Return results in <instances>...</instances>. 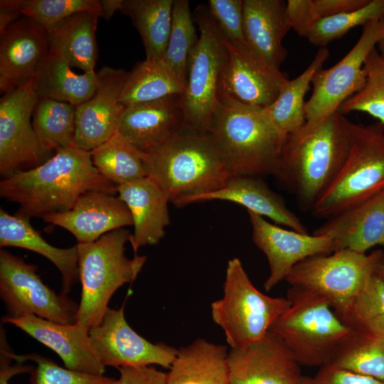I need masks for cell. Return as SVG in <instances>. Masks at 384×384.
<instances>
[{"mask_svg": "<svg viewBox=\"0 0 384 384\" xmlns=\"http://www.w3.org/2000/svg\"><path fill=\"white\" fill-rule=\"evenodd\" d=\"M117 185L95 167L90 151L76 146L58 149L39 166L0 181V196L19 205L16 213L31 218L64 213L90 191L117 193Z\"/></svg>", "mask_w": 384, "mask_h": 384, "instance_id": "1", "label": "cell"}, {"mask_svg": "<svg viewBox=\"0 0 384 384\" xmlns=\"http://www.w3.org/2000/svg\"><path fill=\"white\" fill-rule=\"evenodd\" d=\"M351 121L338 111L304 124L284 142L274 176L303 210H311L347 156Z\"/></svg>", "mask_w": 384, "mask_h": 384, "instance_id": "2", "label": "cell"}, {"mask_svg": "<svg viewBox=\"0 0 384 384\" xmlns=\"http://www.w3.org/2000/svg\"><path fill=\"white\" fill-rule=\"evenodd\" d=\"M230 176H274L286 140L264 108L218 97L208 132Z\"/></svg>", "mask_w": 384, "mask_h": 384, "instance_id": "3", "label": "cell"}, {"mask_svg": "<svg viewBox=\"0 0 384 384\" xmlns=\"http://www.w3.org/2000/svg\"><path fill=\"white\" fill-rule=\"evenodd\" d=\"M142 159L146 176L173 203L218 190L231 178L210 134L186 124L156 151L142 153Z\"/></svg>", "mask_w": 384, "mask_h": 384, "instance_id": "4", "label": "cell"}, {"mask_svg": "<svg viewBox=\"0 0 384 384\" xmlns=\"http://www.w3.org/2000/svg\"><path fill=\"white\" fill-rule=\"evenodd\" d=\"M131 235L122 228L94 242L76 245L82 289L75 324L87 331L101 323L114 293L133 282L146 262V256L125 255Z\"/></svg>", "mask_w": 384, "mask_h": 384, "instance_id": "5", "label": "cell"}, {"mask_svg": "<svg viewBox=\"0 0 384 384\" xmlns=\"http://www.w3.org/2000/svg\"><path fill=\"white\" fill-rule=\"evenodd\" d=\"M384 189V125L351 122L347 156L314 205L312 214L329 219Z\"/></svg>", "mask_w": 384, "mask_h": 384, "instance_id": "6", "label": "cell"}, {"mask_svg": "<svg viewBox=\"0 0 384 384\" xmlns=\"http://www.w3.org/2000/svg\"><path fill=\"white\" fill-rule=\"evenodd\" d=\"M287 298L290 306L270 331L284 341L300 366L327 364L352 329L316 294L291 287Z\"/></svg>", "mask_w": 384, "mask_h": 384, "instance_id": "7", "label": "cell"}, {"mask_svg": "<svg viewBox=\"0 0 384 384\" xmlns=\"http://www.w3.org/2000/svg\"><path fill=\"white\" fill-rule=\"evenodd\" d=\"M290 306L287 298L272 297L252 283L238 257L228 262L223 296L211 304L213 321L224 332L231 348L263 338Z\"/></svg>", "mask_w": 384, "mask_h": 384, "instance_id": "8", "label": "cell"}, {"mask_svg": "<svg viewBox=\"0 0 384 384\" xmlns=\"http://www.w3.org/2000/svg\"><path fill=\"white\" fill-rule=\"evenodd\" d=\"M193 17L199 36L188 58L186 88L181 97L185 124L209 132L218 105V85L228 58V48L207 4L196 7Z\"/></svg>", "mask_w": 384, "mask_h": 384, "instance_id": "9", "label": "cell"}, {"mask_svg": "<svg viewBox=\"0 0 384 384\" xmlns=\"http://www.w3.org/2000/svg\"><path fill=\"white\" fill-rule=\"evenodd\" d=\"M383 251L366 255L343 249L310 257L296 265L285 280L324 298L342 320L375 272Z\"/></svg>", "mask_w": 384, "mask_h": 384, "instance_id": "10", "label": "cell"}, {"mask_svg": "<svg viewBox=\"0 0 384 384\" xmlns=\"http://www.w3.org/2000/svg\"><path fill=\"white\" fill-rule=\"evenodd\" d=\"M38 266L10 252L0 250V297L9 317L28 314L55 321L76 323L79 304L57 294L41 280Z\"/></svg>", "mask_w": 384, "mask_h": 384, "instance_id": "11", "label": "cell"}, {"mask_svg": "<svg viewBox=\"0 0 384 384\" xmlns=\"http://www.w3.org/2000/svg\"><path fill=\"white\" fill-rule=\"evenodd\" d=\"M384 34V19L371 21L347 54L328 69H320L312 78V94L305 102L306 125L318 124L337 112L366 82L364 63Z\"/></svg>", "mask_w": 384, "mask_h": 384, "instance_id": "12", "label": "cell"}, {"mask_svg": "<svg viewBox=\"0 0 384 384\" xmlns=\"http://www.w3.org/2000/svg\"><path fill=\"white\" fill-rule=\"evenodd\" d=\"M34 78L4 94L0 100V175L7 178L33 169L50 152L41 146L31 117L38 100Z\"/></svg>", "mask_w": 384, "mask_h": 384, "instance_id": "13", "label": "cell"}, {"mask_svg": "<svg viewBox=\"0 0 384 384\" xmlns=\"http://www.w3.org/2000/svg\"><path fill=\"white\" fill-rule=\"evenodd\" d=\"M124 304L118 309L108 307L101 323L89 331L102 364L117 369L151 365L169 368L177 349L162 342L153 343L137 334L126 321Z\"/></svg>", "mask_w": 384, "mask_h": 384, "instance_id": "14", "label": "cell"}, {"mask_svg": "<svg viewBox=\"0 0 384 384\" xmlns=\"http://www.w3.org/2000/svg\"><path fill=\"white\" fill-rule=\"evenodd\" d=\"M254 244L266 256L270 274L264 283L267 292L286 279L293 267L304 260L335 251L329 234L309 235L284 229L265 218L247 211Z\"/></svg>", "mask_w": 384, "mask_h": 384, "instance_id": "15", "label": "cell"}, {"mask_svg": "<svg viewBox=\"0 0 384 384\" xmlns=\"http://www.w3.org/2000/svg\"><path fill=\"white\" fill-rule=\"evenodd\" d=\"M230 384H299L300 365L284 341L269 331L228 353Z\"/></svg>", "mask_w": 384, "mask_h": 384, "instance_id": "16", "label": "cell"}, {"mask_svg": "<svg viewBox=\"0 0 384 384\" xmlns=\"http://www.w3.org/2000/svg\"><path fill=\"white\" fill-rule=\"evenodd\" d=\"M0 90L4 94L33 80L50 52L48 34L21 17L0 34Z\"/></svg>", "mask_w": 384, "mask_h": 384, "instance_id": "17", "label": "cell"}, {"mask_svg": "<svg viewBox=\"0 0 384 384\" xmlns=\"http://www.w3.org/2000/svg\"><path fill=\"white\" fill-rule=\"evenodd\" d=\"M97 73L98 85L95 94L76 106L75 146L88 151L118 131L124 109L119 97L128 72L104 66Z\"/></svg>", "mask_w": 384, "mask_h": 384, "instance_id": "18", "label": "cell"}, {"mask_svg": "<svg viewBox=\"0 0 384 384\" xmlns=\"http://www.w3.org/2000/svg\"><path fill=\"white\" fill-rule=\"evenodd\" d=\"M228 58L220 75L218 97L267 108L277 99L284 83V73H276L262 65L251 52L226 41Z\"/></svg>", "mask_w": 384, "mask_h": 384, "instance_id": "19", "label": "cell"}, {"mask_svg": "<svg viewBox=\"0 0 384 384\" xmlns=\"http://www.w3.org/2000/svg\"><path fill=\"white\" fill-rule=\"evenodd\" d=\"M1 323L14 325L52 349L68 369L93 375H104L105 372V366L91 343L89 331L77 324L57 323L28 314L15 318L3 316Z\"/></svg>", "mask_w": 384, "mask_h": 384, "instance_id": "20", "label": "cell"}, {"mask_svg": "<svg viewBox=\"0 0 384 384\" xmlns=\"http://www.w3.org/2000/svg\"><path fill=\"white\" fill-rule=\"evenodd\" d=\"M181 95L125 107L118 132L143 154H151L175 136L185 124Z\"/></svg>", "mask_w": 384, "mask_h": 384, "instance_id": "21", "label": "cell"}, {"mask_svg": "<svg viewBox=\"0 0 384 384\" xmlns=\"http://www.w3.org/2000/svg\"><path fill=\"white\" fill-rule=\"evenodd\" d=\"M43 220L69 231L78 243L92 242L107 233L133 225L126 203L102 191L87 192L70 210L44 216Z\"/></svg>", "mask_w": 384, "mask_h": 384, "instance_id": "22", "label": "cell"}, {"mask_svg": "<svg viewBox=\"0 0 384 384\" xmlns=\"http://www.w3.org/2000/svg\"><path fill=\"white\" fill-rule=\"evenodd\" d=\"M286 2L282 0H243V32L252 55L276 73L287 50L282 41L292 29L285 16Z\"/></svg>", "mask_w": 384, "mask_h": 384, "instance_id": "23", "label": "cell"}, {"mask_svg": "<svg viewBox=\"0 0 384 384\" xmlns=\"http://www.w3.org/2000/svg\"><path fill=\"white\" fill-rule=\"evenodd\" d=\"M214 200L240 204L247 211L267 218L276 225H284L299 233H308L305 225L289 209L284 198L257 176H233L218 190L183 198L174 204L181 208L193 203Z\"/></svg>", "mask_w": 384, "mask_h": 384, "instance_id": "24", "label": "cell"}, {"mask_svg": "<svg viewBox=\"0 0 384 384\" xmlns=\"http://www.w3.org/2000/svg\"><path fill=\"white\" fill-rule=\"evenodd\" d=\"M313 234L330 235L335 251L366 254L375 246L384 247V189L329 218Z\"/></svg>", "mask_w": 384, "mask_h": 384, "instance_id": "25", "label": "cell"}, {"mask_svg": "<svg viewBox=\"0 0 384 384\" xmlns=\"http://www.w3.org/2000/svg\"><path fill=\"white\" fill-rule=\"evenodd\" d=\"M118 197L129 209L134 232L131 245L134 255L140 247L157 244L170 223L169 200L148 176L117 186Z\"/></svg>", "mask_w": 384, "mask_h": 384, "instance_id": "26", "label": "cell"}, {"mask_svg": "<svg viewBox=\"0 0 384 384\" xmlns=\"http://www.w3.org/2000/svg\"><path fill=\"white\" fill-rule=\"evenodd\" d=\"M0 247H15L28 250L50 260L62 277V293L68 294L79 279L77 245L59 248L49 244L35 230L30 218L0 209Z\"/></svg>", "mask_w": 384, "mask_h": 384, "instance_id": "27", "label": "cell"}, {"mask_svg": "<svg viewBox=\"0 0 384 384\" xmlns=\"http://www.w3.org/2000/svg\"><path fill=\"white\" fill-rule=\"evenodd\" d=\"M227 346L197 338L177 349L167 384H230Z\"/></svg>", "mask_w": 384, "mask_h": 384, "instance_id": "28", "label": "cell"}, {"mask_svg": "<svg viewBox=\"0 0 384 384\" xmlns=\"http://www.w3.org/2000/svg\"><path fill=\"white\" fill-rule=\"evenodd\" d=\"M100 14L76 13L48 33L50 51L63 58L70 67L94 71L97 56L96 29Z\"/></svg>", "mask_w": 384, "mask_h": 384, "instance_id": "29", "label": "cell"}, {"mask_svg": "<svg viewBox=\"0 0 384 384\" xmlns=\"http://www.w3.org/2000/svg\"><path fill=\"white\" fill-rule=\"evenodd\" d=\"M59 55L49 52L34 78L38 97H46L78 106L91 98L98 85L97 72L74 73Z\"/></svg>", "mask_w": 384, "mask_h": 384, "instance_id": "30", "label": "cell"}, {"mask_svg": "<svg viewBox=\"0 0 384 384\" xmlns=\"http://www.w3.org/2000/svg\"><path fill=\"white\" fill-rule=\"evenodd\" d=\"M174 0H124L120 11L139 33L146 59H162L169 39Z\"/></svg>", "mask_w": 384, "mask_h": 384, "instance_id": "31", "label": "cell"}, {"mask_svg": "<svg viewBox=\"0 0 384 384\" xmlns=\"http://www.w3.org/2000/svg\"><path fill=\"white\" fill-rule=\"evenodd\" d=\"M329 57L326 47L320 48L307 68L298 77L282 85L275 101L265 110L284 136L301 129L306 123L304 97L314 74L323 68Z\"/></svg>", "mask_w": 384, "mask_h": 384, "instance_id": "32", "label": "cell"}, {"mask_svg": "<svg viewBox=\"0 0 384 384\" xmlns=\"http://www.w3.org/2000/svg\"><path fill=\"white\" fill-rule=\"evenodd\" d=\"M184 91L185 86L162 59H145L128 72L119 102L125 107L173 95H182Z\"/></svg>", "mask_w": 384, "mask_h": 384, "instance_id": "33", "label": "cell"}, {"mask_svg": "<svg viewBox=\"0 0 384 384\" xmlns=\"http://www.w3.org/2000/svg\"><path fill=\"white\" fill-rule=\"evenodd\" d=\"M32 124L41 146L46 151H55L75 146L76 106L39 97L33 110Z\"/></svg>", "mask_w": 384, "mask_h": 384, "instance_id": "34", "label": "cell"}, {"mask_svg": "<svg viewBox=\"0 0 384 384\" xmlns=\"http://www.w3.org/2000/svg\"><path fill=\"white\" fill-rule=\"evenodd\" d=\"M90 154L98 172L117 186L147 176L142 153L118 131Z\"/></svg>", "mask_w": 384, "mask_h": 384, "instance_id": "35", "label": "cell"}, {"mask_svg": "<svg viewBox=\"0 0 384 384\" xmlns=\"http://www.w3.org/2000/svg\"><path fill=\"white\" fill-rule=\"evenodd\" d=\"M327 364L384 381V337L351 330Z\"/></svg>", "mask_w": 384, "mask_h": 384, "instance_id": "36", "label": "cell"}, {"mask_svg": "<svg viewBox=\"0 0 384 384\" xmlns=\"http://www.w3.org/2000/svg\"><path fill=\"white\" fill-rule=\"evenodd\" d=\"M198 39L189 1L174 0L171 33L162 60L174 71L185 88L188 58Z\"/></svg>", "mask_w": 384, "mask_h": 384, "instance_id": "37", "label": "cell"}, {"mask_svg": "<svg viewBox=\"0 0 384 384\" xmlns=\"http://www.w3.org/2000/svg\"><path fill=\"white\" fill-rule=\"evenodd\" d=\"M0 9L20 12L40 24L47 33L76 13L92 11L101 16L102 12L97 0H1Z\"/></svg>", "mask_w": 384, "mask_h": 384, "instance_id": "38", "label": "cell"}, {"mask_svg": "<svg viewBox=\"0 0 384 384\" xmlns=\"http://www.w3.org/2000/svg\"><path fill=\"white\" fill-rule=\"evenodd\" d=\"M342 321L352 330L384 337V280L376 272Z\"/></svg>", "mask_w": 384, "mask_h": 384, "instance_id": "39", "label": "cell"}, {"mask_svg": "<svg viewBox=\"0 0 384 384\" xmlns=\"http://www.w3.org/2000/svg\"><path fill=\"white\" fill-rule=\"evenodd\" d=\"M366 82L363 88L339 107L343 115L351 112L367 113L384 125V56L376 47L365 60Z\"/></svg>", "mask_w": 384, "mask_h": 384, "instance_id": "40", "label": "cell"}, {"mask_svg": "<svg viewBox=\"0 0 384 384\" xmlns=\"http://www.w3.org/2000/svg\"><path fill=\"white\" fill-rule=\"evenodd\" d=\"M381 19H384V0H370L360 9L318 20L306 38L311 44L324 48L351 29Z\"/></svg>", "mask_w": 384, "mask_h": 384, "instance_id": "41", "label": "cell"}, {"mask_svg": "<svg viewBox=\"0 0 384 384\" xmlns=\"http://www.w3.org/2000/svg\"><path fill=\"white\" fill-rule=\"evenodd\" d=\"M16 358L21 362L31 360L36 363L30 373L28 384H116L115 378L63 368L51 359L36 353L16 354Z\"/></svg>", "mask_w": 384, "mask_h": 384, "instance_id": "42", "label": "cell"}, {"mask_svg": "<svg viewBox=\"0 0 384 384\" xmlns=\"http://www.w3.org/2000/svg\"><path fill=\"white\" fill-rule=\"evenodd\" d=\"M207 5L225 39L250 51L243 32V0H209Z\"/></svg>", "mask_w": 384, "mask_h": 384, "instance_id": "43", "label": "cell"}, {"mask_svg": "<svg viewBox=\"0 0 384 384\" xmlns=\"http://www.w3.org/2000/svg\"><path fill=\"white\" fill-rule=\"evenodd\" d=\"M285 16L291 28L305 38L319 20L313 0H288Z\"/></svg>", "mask_w": 384, "mask_h": 384, "instance_id": "44", "label": "cell"}, {"mask_svg": "<svg viewBox=\"0 0 384 384\" xmlns=\"http://www.w3.org/2000/svg\"><path fill=\"white\" fill-rule=\"evenodd\" d=\"M316 384H384V381L326 364L314 378Z\"/></svg>", "mask_w": 384, "mask_h": 384, "instance_id": "45", "label": "cell"}, {"mask_svg": "<svg viewBox=\"0 0 384 384\" xmlns=\"http://www.w3.org/2000/svg\"><path fill=\"white\" fill-rule=\"evenodd\" d=\"M16 353L10 348L6 332L0 327V384H9L10 379L21 373H31L33 366L15 359Z\"/></svg>", "mask_w": 384, "mask_h": 384, "instance_id": "46", "label": "cell"}, {"mask_svg": "<svg viewBox=\"0 0 384 384\" xmlns=\"http://www.w3.org/2000/svg\"><path fill=\"white\" fill-rule=\"evenodd\" d=\"M116 384H167L166 373L154 366L122 367Z\"/></svg>", "mask_w": 384, "mask_h": 384, "instance_id": "47", "label": "cell"}, {"mask_svg": "<svg viewBox=\"0 0 384 384\" xmlns=\"http://www.w3.org/2000/svg\"><path fill=\"white\" fill-rule=\"evenodd\" d=\"M313 1L319 20L360 9L370 1V0Z\"/></svg>", "mask_w": 384, "mask_h": 384, "instance_id": "48", "label": "cell"}, {"mask_svg": "<svg viewBox=\"0 0 384 384\" xmlns=\"http://www.w3.org/2000/svg\"><path fill=\"white\" fill-rule=\"evenodd\" d=\"M21 17L22 14L17 11L0 9V34Z\"/></svg>", "mask_w": 384, "mask_h": 384, "instance_id": "49", "label": "cell"}, {"mask_svg": "<svg viewBox=\"0 0 384 384\" xmlns=\"http://www.w3.org/2000/svg\"><path fill=\"white\" fill-rule=\"evenodd\" d=\"M124 0H100L101 16L109 20L117 11H120Z\"/></svg>", "mask_w": 384, "mask_h": 384, "instance_id": "50", "label": "cell"}, {"mask_svg": "<svg viewBox=\"0 0 384 384\" xmlns=\"http://www.w3.org/2000/svg\"><path fill=\"white\" fill-rule=\"evenodd\" d=\"M375 272L384 280V251L378 259Z\"/></svg>", "mask_w": 384, "mask_h": 384, "instance_id": "51", "label": "cell"}, {"mask_svg": "<svg viewBox=\"0 0 384 384\" xmlns=\"http://www.w3.org/2000/svg\"><path fill=\"white\" fill-rule=\"evenodd\" d=\"M376 48L378 50V52L384 56V34L383 35L382 38L378 41Z\"/></svg>", "mask_w": 384, "mask_h": 384, "instance_id": "52", "label": "cell"}, {"mask_svg": "<svg viewBox=\"0 0 384 384\" xmlns=\"http://www.w3.org/2000/svg\"><path fill=\"white\" fill-rule=\"evenodd\" d=\"M299 384H316L314 378L303 375Z\"/></svg>", "mask_w": 384, "mask_h": 384, "instance_id": "53", "label": "cell"}]
</instances>
